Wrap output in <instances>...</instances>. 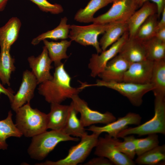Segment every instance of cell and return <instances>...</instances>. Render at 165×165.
<instances>
[{
	"label": "cell",
	"instance_id": "obj_21",
	"mask_svg": "<svg viewBox=\"0 0 165 165\" xmlns=\"http://www.w3.org/2000/svg\"><path fill=\"white\" fill-rule=\"evenodd\" d=\"M128 31L127 22H116L111 23L99 42L102 51L118 41Z\"/></svg>",
	"mask_w": 165,
	"mask_h": 165
},
{
	"label": "cell",
	"instance_id": "obj_28",
	"mask_svg": "<svg viewBox=\"0 0 165 165\" xmlns=\"http://www.w3.org/2000/svg\"><path fill=\"white\" fill-rule=\"evenodd\" d=\"M165 145H159L138 156L135 163L138 165H156L165 163Z\"/></svg>",
	"mask_w": 165,
	"mask_h": 165
},
{
	"label": "cell",
	"instance_id": "obj_12",
	"mask_svg": "<svg viewBox=\"0 0 165 165\" xmlns=\"http://www.w3.org/2000/svg\"><path fill=\"white\" fill-rule=\"evenodd\" d=\"M38 85L37 80L28 70L23 73L22 81L19 89L14 95L11 103V108L15 112L27 103H30L33 97L35 90Z\"/></svg>",
	"mask_w": 165,
	"mask_h": 165
},
{
	"label": "cell",
	"instance_id": "obj_5",
	"mask_svg": "<svg viewBox=\"0 0 165 165\" xmlns=\"http://www.w3.org/2000/svg\"><path fill=\"white\" fill-rule=\"evenodd\" d=\"M82 89L90 86H104L114 90L126 97L133 105L139 107L143 102L142 98L145 94L152 91L153 87L151 83L139 84L124 82H107L97 80L95 84H89L82 82Z\"/></svg>",
	"mask_w": 165,
	"mask_h": 165
},
{
	"label": "cell",
	"instance_id": "obj_2",
	"mask_svg": "<svg viewBox=\"0 0 165 165\" xmlns=\"http://www.w3.org/2000/svg\"><path fill=\"white\" fill-rule=\"evenodd\" d=\"M15 125L23 135L33 137L47 130V114L27 103L16 111Z\"/></svg>",
	"mask_w": 165,
	"mask_h": 165
},
{
	"label": "cell",
	"instance_id": "obj_37",
	"mask_svg": "<svg viewBox=\"0 0 165 165\" xmlns=\"http://www.w3.org/2000/svg\"><path fill=\"white\" fill-rule=\"evenodd\" d=\"M15 92L11 88H5L0 82V95L1 94H4L6 95L8 97L10 102H11L14 95Z\"/></svg>",
	"mask_w": 165,
	"mask_h": 165
},
{
	"label": "cell",
	"instance_id": "obj_31",
	"mask_svg": "<svg viewBox=\"0 0 165 165\" xmlns=\"http://www.w3.org/2000/svg\"><path fill=\"white\" fill-rule=\"evenodd\" d=\"M158 18L157 13L149 16L138 28L134 37L142 42L155 37Z\"/></svg>",
	"mask_w": 165,
	"mask_h": 165
},
{
	"label": "cell",
	"instance_id": "obj_6",
	"mask_svg": "<svg viewBox=\"0 0 165 165\" xmlns=\"http://www.w3.org/2000/svg\"><path fill=\"white\" fill-rule=\"evenodd\" d=\"M101 133L93 132L82 137L80 142L72 147L67 156L64 158L56 161L46 160L37 163L38 165H76L83 162L88 157L93 149L95 147Z\"/></svg>",
	"mask_w": 165,
	"mask_h": 165
},
{
	"label": "cell",
	"instance_id": "obj_25",
	"mask_svg": "<svg viewBox=\"0 0 165 165\" xmlns=\"http://www.w3.org/2000/svg\"><path fill=\"white\" fill-rule=\"evenodd\" d=\"M66 16L61 18L59 24L54 29L42 33L34 38L31 43L36 45L45 39H50L55 40H64L68 38L70 25L67 24Z\"/></svg>",
	"mask_w": 165,
	"mask_h": 165
},
{
	"label": "cell",
	"instance_id": "obj_3",
	"mask_svg": "<svg viewBox=\"0 0 165 165\" xmlns=\"http://www.w3.org/2000/svg\"><path fill=\"white\" fill-rule=\"evenodd\" d=\"M79 138L72 137L61 130L45 131L32 137L28 152L32 159L41 160L45 158L60 142L77 141Z\"/></svg>",
	"mask_w": 165,
	"mask_h": 165
},
{
	"label": "cell",
	"instance_id": "obj_15",
	"mask_svg": "<svg viewBox=\"0 0 165 165\" xmlns=\"http://www.w3.org/2000/svg\"><path fill=\"white\" fill-rule=\"evenodd\" d=\"M28 61L31 72L36 78L38 84L53 77L50 73L53 68L52 61L48 54L47 50L44 46L41 53L37 57L31 56L28 57Z\"/></svg>",
	"mask_w": 165,
	"mask_h": 165
},
{
	"label": "cell",
	"instance_id": "obj_30",
	"mask_svg": "<svg viewBox=\"0 0 165 165\" xmlns=\"http://www.w3.org/2000/svg\"><path fill=\"white\" fill-rule=\"evenodd\" d=\"M142 42L147 60L155 61L165 59V42L154 37Z\"/></svg>",
	"mask_w": 165,
	"mask_h": 165
},
{
	"label": "cell",
	"instance_id": "obj_17",
	"mask_svg": "<svg viewBox=\"0 0 165 165\" xmlns=\"http://www.w3.org/2000/svg\"><path fill=\"white\" fill-rule=\"evenodd\" d=\"M118 54L130 64L147 60L142 42L134 37H129Z\"/></svg>",
	"mask_w": 165,
	"mask_h": 165
},
{
	"label": "cell",
	"instance_id": "obj_18",
	"mask_svg": "<svg viewBox=\"0 0 165 165\" xmlns=\"http://www.w3.org/2000/svg\"><path fill=\"white\" fill-rule=\"evenodd\" d=\"M140 7L134 12L127 22L129 37H134L138 28L149 16L157 13V6L153 2L147 1Z\"/></svg>",
	"mask_w": 165,
	"mask_h": 165
},
{
	"label": "cell",
	"instance_id": "obj_34",
	"mask_svg": "<svg viewBox=\"0 0 165 165\" xmlns=\"http://www.w3.org/2000/svg\"><path fill=\"white\" fill-rule=\"evenodd\" d=\"M36 4L42 11L57 14L62 13L63 7L60 4H52L47 0H29Z\"/></svg>",
	"mask_w": 165,
	"mask_h": 165
},
{
	"label": "cell",
	"instance_id": "obj_16",
	"mask_svg": "<svg viewBox=\"0 0 165 165\" xmlns=\"http://www.w3.org/2000/svg\"><path fill=\"white\" fill-rule=\"evenodd\" d=\"M130 64L118 54L107 63L103 71L98 76L105 81L123 82L124 74Z\"/></svg>",
	"mask_w": 165,
	"mask_h": 165
},
{
	"label": "cell",
	"instance_id": "obj_14",
	"mask_svg": "<svg viewBox=\"0 0 165 165\" xmlns=\"http://www.w3.org/2000/svg\"><path fill=\"white\" fill-rule=\"evenodd\" d=\"M154 61L146 60L130 64L123 82L139 84L151 83Z\"/></svg>",
	"mask_w": 165,
	"mask_h": 165
},
{
	"label": "cell",
	"instance_id": "obj_29",
	"mask_svg": "<svg viewBox=\"0 0 165 165\" xmlns=\"http://www.w3.org/2000/svg\"><path fill=\"white\" fill-rule=\"evenodd\" d=\"M15 59L10 53V50L1 49L0 53V79L3 84L10 85V79L16 67Z\"/></svg>",
	"mask_w": 165,
	"mask_h": 165
},
{
	"label": "cell",
	"instance_id": "obj_13",
	"mask_svg": "<svg viewBox=\"0 0 165 165\" xmlns=\"http://www.w3.org/2000/svg\"><path fill=\"white\" fill-rule=\"evenodd\" d=\"M141 117L138 114L129 112L123 117L118 118L117 120L102 127L94 125H91L87 130L92 132L107 133L108 134L114 138L121 131L127 128L129 125L140 124Z\"/></svg>",
	"mask_w": 165,
	"mask_h": 165
},
{
	"label": "cell",
	"instance_id": "obj_35",
	"mask_svg": "<svg viewBox=\"0 0 165 165\" xmlns=\"http://www.w3.org/2000/svg\"><path fill=\"white\" fill-rule=\"evenodd\" d=\"M151 1L155 3L157 6V14L159 18L165 8V0H136L138 8L140 7L144 2L147 1Z\"/></svg>",
	"mask_w": 165,
	"mask_h": 165
},
{
	"label": "cell",
	"instance_id": "obj_36",
	"mask_svg": "<svg viewBox=\"0 0 165 165\" xmlns=\"http://www.w3.org/2000/svg\"><path fill=\"white\" fill-rule=\"evenodd\" d=\"M84 163L85 165H112L113 163L106 158L98 156Z\"/></svg>",
	"mask_w": 165,
	"mask_h": 165
},
{
	"label": "cell",
	"instance_id": "obj_22",
	"mask_svg": "<svg viewBox=\"0 0 165 165\" xmlns=\"http://www.w3.org/2000/svg\"><path fill=\"white\" fill-rule=\"evenodd\" d=\"M46 48L49 56L56 66L61 63V61L66 59L69 57L67 54L68 48L71 46L72 41L62 40L60 42L49 41L47 39L43 41Z\"/></svg>",
	"mask_w": 165,
	"mask_h": 165
},
{
	"label": "cell",
	"instance_id": "obj_7",
	"mask_svg": "<svg viewBox=\"0 0 165 165\" xmlns=\"http://www.w3.org/2000/svg\"><path fill=\"white\" fill-rule=\"evenodd\" d=\"M111 24V23L101 24L93 23L84 26L70 25L68 37L72 41L82 45L93 46L99 54L102 50L98 41V36L103 34Z\"/></svg>",
	"mask_w": 165,
	"mask_h": 165
},
{
	"label": "cell",
	"instance_id": "obj_26",
	"mask_svg": "<svg viewBox=\"0 0 165 165\" xmlns=\"http://www.w3.org/2000/svg\"><path fill=\"white\" fill-rule=\"evenodd\" d=\"M78 113L71 102L66 122L61 130L69 135L81 138L87 133L80 119L77 116Z\"/></svg>",
	"mask_w": 165,
	"mask_h": 165
},
{
	"label": "cell",
	"instance_id": "obj_9",
	"mask_svg": "<svg viewBox=\"0 0 165 165\" xmlns=\"http://www.w3.org/2000/svg\"><path fill=\"white\" fill-rule=\"evenodd\" d=\"M71 99L74 107L80 114L79 119L84 127L98 123L107 124L116 120V117L109 112L102 113L90 108L87 102L81 98L78 94L73 95Z\"/></svg>",
	"mask_w": 165,
	"mask_h": 165
},
{
	"label": "cell",
	"instance_id": "obj_39",
	"mask_svg": "<svg viewBox=\"0 0 165 165\" xmlns=\"http://www.w3.org/2000/svg\"><path fill=\"white\" fill-rule=\"evenodd\" d=\"M161 14L162 17L160 20L158 22L156 30L165 27V8L163 9Z\"/></svg>",
	"mask_w": 165,
	"mask_h": 165
},
{
	"label": "cell",
	"instance_id": "obj_11",
	"mask_svg": "<svg viewBox=\"0 0 165 165\" xmlns=\"http://www.w3.org/2000/svg\"><path fill=\"white\" fill-rule=\"evenodd\" d=\"M129 37L127 31L109 49L102 51L100 54L97 53L92 54L88 65L91 77L95 78L103 71L107 63L119 53Z\"/></svg>",
	"mask_w": 165,
	"mask_h": 165
},
{
	"label": "cell",
	"instance_id": "obj_19",
	"mask_svg": "<svg viewBox=\"0 0 165 165\" xmlns=\"http://www.w3.org/2000/svg\"><path fill=\"white\" fill-rule=\"evenodd\" d=\"M21 25L20 20L16 17L10 18L0 27V46L1 49L10 50L17 39Z\"/></svg>",
	"mask_w": 165,
	"mask_h": 165
},
{
	"label": "cell",
	"instance_id": "obj_24",
	"mask_svg": "<svg viewBox=\"0 0 165 165\" xmlns=\"http://www.w3.org/2000/svg\"><path fill=\"white\" fill-rule=\"evenodd\" d=\"M115 0H90L84 8L80 9L76 13L74 19L84 23L92 22L94 15L100 9L112 3Z\"/></svg>",
	"mask_w": 165,
	"mask_h": 165
},
{
	"label": "cell",
	"instance_id": "obj_40",
	"mask_svg": "<svg viewBox=\"0 0 165 165\" xmlns=\"http://www.w3.org/2000/svg\"><path fill=\"white\" fill-rule=\"evenodd\" d=\"M9 0H0V12L5 9Z\"/></svg>",
	"mask_w": 165,
	"mask_h": 165
},
{
	"label": "cell",
	"instance_id": "obj_33",
	"mask_svg": "<svg viewBox=\"0 0 165 165\" xmlns=\"http://www.w3.org/2000/svg\"><path fill=\"white\" fill-rule=\"evenodd\" d=\"M136 154L140 156L159 145L158 136L156 134H148L144 138H136Z\"/></svg>",
	"mask_w": 165,
	"mask_h": 165
},
{
	"label": "cell",
	"instance_id": "obj_10",
	"mask_svg": "<svg viewBox=\"0 0 165 165\" xmlns=\"http://www.w3.org/2000/svg\"><path fill=\"white\" fill-rule=\"evenodd\" d=\"M115 138L108 134L104 137H99L94 154L107 158L114 164L134 165L135 163L124 154L119 151L115 146Z\"/></svg>",
	"mask_w": 165,
	"mask_h": 165
},
{
	"label": "cell",
	"instance_id": "obj_32",
	"mask_svg": "<svg viewBox=\"0 0 165 165\" xmlns=\"http://www.w3.org/2000/svg\"><path fill=\"white\" fill-rule=\"evenodd\" d=\"M130 135L123 137V141L119 140L118 138H115V146L119 151L133 160L136 155V138L134 135Z\"/></svg>",
	"mask_w": 165,
	"mask_h": 165
},
{
	"label": "cell",
	"instance_id": "obj_1",
	"mask_svg": "<svg viewBox=\"0 0 165 165\" xmlns=\"http://www.w3.org/2000/svg\"><path fill=\"white\" fill-rule=\"evenodd\" d=\"M55 67L52 78L39 84L38 90L48 103L61 104L67 99L78 94L82 90L71 86V78L63 63Z\"/></svg>",
	"mask_w": 165,
	"mask_h": 165
},
{
	"label": "cell",
	"instance_id": "obj_8",
	"mask_svg": "<svg viewBox=\"0 0 165 165\" xmlns=\"http://www.w3.org/2000/svg\"><path fill=\"white\" fill-rule=\"evenodd\" d=\"M105 13L94 17L92 23L105 24L116 22H127L138 8L136 0H115Z\"/></svg>",
	"mask_w": 165,
	"mask_h": 165
},
{
	"label": "cell",
	"instance_id": "obj_38",
	"mask_svg": "<svg viewBox=\"0 0 165 165\" xmlns=\"http://www.w3.org/2000/svg\"><path fill=\"white\" fill-rule=\"evenodd\" d=\"M155 37L160 41L165 42V27L156 30Z\"/></svg>",
	"mask_w": 165,
	"mask_h": 165
},
{
	"label": "cell",
	"instance_id": "obj_23",
	"mask_svg": "<svg viewBox=\"0 0 165 165\" xmlns=\"http://www.w3.org/2000/svg\"><path fill=\"white\" fill-rule=\"evenodd\" d=\"M150 83L155 96L165 97V59L154 61Z\"/></svg>",
	"mask_w": 165,
	"mask_h": 165
},
{
	"label": "cell",
	"instance_id": "obj_27",
	"mask_svg": "<svg viewBox=\"0 0 165 165\" xmlns=\"http://www.w3.org/2000/svg\"><path fill=\"white\" fill-rule=\"evenodd\" d=\"M12 115V111L10 110L7 117L0 120V150L7 149L8 145L6 140L8 138L11 137L20 138L23 135L13 123Z\"/></svg>",
	"mask_w": 165,
	"mask_h": 165
},
{
	"label": "cell",
	"instance_id": "obj_4",
	"mask_svg": "<svg viewBox=\"0 0 165 165\" xmlns=\"http://www.w3.org/2000/svg\"><path fill=\"white\" fill-rule=\"evenodd\" d=\"M155 97L154 115L152 118L136 127L125 129L118 134L117 138L132 134L140 136L153 134H165V97Z\"/></svg>",
	"mask_w": 165,
	"mask_h": 165
},
{
	"label": "cell",
	"instance_id": "obj_20",
	"mask_svg": "<svg viewBox=\"0 0 165 165\" xmlns=\"http://www.w3.org/2000/svg\"><path fill=\"white\" fill-rule=\"evenodd\" d=\"M70 105L50 104V110L47 114V127L51 130H61L64 127L68 114Z\"/></svg>",
	"mask_w": 165,
	"mask_h": 165
}]
</instances>
